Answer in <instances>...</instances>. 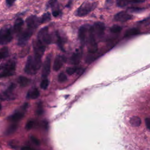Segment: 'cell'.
<instances>
[{"label":"cell","instance_id":"obj_1","mask_svg":"<svg viewBox=\"0 0 150 150\" xmlns=\"http://www.w3.org/2000/svg\"><path fill=\"white\" fill-rule=\"evenodd\" d=\"M13 39V31L10 25H6L0 29V45L9 43Z\"/></svg>","mask_w":150,"mask_h":150},{"label":"cell","instance_id":"obj_2","mask_svg":"<svg viewBox=\"0 0 150 150\" xmlns=\"http://www.w3.org/2000/svg\"><path fill=\"white\" fill-rule=\"evenodd\" d=\"M86 43H87L88 52L90 53L94 54L97 52L98 45H97V39L94 34L92 26L90 27L88 36L86 40Z\"/></svg>","mask_w":150,"mask_h":150},{"label":"cell","instance_id":"obj_3","mask_svg":"<svg viewBox=\"0 0 150 150\" xmlns=\"http://www.w3.org/2000/svg\"><path fill=\"white\" fill-rule=\"evenodd\" d=\"M0 66L1 69H2V71L0 73V79L11 76L15 73L16 64L13 60H9Z\"/></svg>","mask_w":150,"mask_h":150},{"label":"cell","instance_id":"obj_4","mask_svg":"<svg viewBox=\"0 0 150 150\" xmlns=\"http://www.w3.org/2000/svg\"><path fill=\"white\" fill-rule=\"evenodd\" d=\"M97 2H85L77 9L76 15L77 16H84L93 11L97 6Z\"/></svg>","mask_w":150,"mask_h":150},{"label":"cell","instance_id":"obj_5","mask_svg":"<svg viewBox=\"0 0 150 150\" xmlns=\"http://www.w3.org/2000/svg\"><path fill=\"white\" fill-rule=\"evenodd\" d=\"M37 39L45 45L46 46L49 45L52 41V36L49 32V29L47 26L42 28L38 34Z\"/></svg>","mask_w":150,"mask_h":150},{"label":"cell","instance_id":"obj_6","mask_svg":"<svg viewBox=\"0 0 150 150\" xmlns=\"http://www.w3.org/2000/svg\"><path fill=\"white\" fill-rule=\"evenodd\" d=\"M35 30L26 26V28L24 30H22L21 33L18 35V45L21 46L26 45L29 38L33 35Z\"/></svg>","mask_w":150,"mask_h":150},{"label":"cell","instance_id":"obj_7","mask_svg":"<svg viewBox=\"0 0 150 150\" xmlns=\"http://www.w3.org/2000/svg\"><path fill=\"white\" fill-rule=\"evenodd\" d=\"M92 28L96 39L101 40L104 34V24L101 22H97L92 26Z\"/></svg>","mask_w":150,"mask_h":150},{"label":"cell","instance_id":"obj_8","mask_svg":"<svg viewBox=\"0 0 150 150\" xmlns=\"http://www.w3.org/2000/svg\"><path fill=\"white\" fill-rule=\"evenodd\" d=\"M90 26L88 25H82L79 30L78 36L79 39L81 42V44L83 46L86 43L87 38L88 36V30L90 29Z\"/></svg>","mask_w":150,"mask_h":150},{"label":"cell","instance_id":"obj_9","mask_svg":"<svg viewBox=\"0 0 150 150\" xmlns=\"http://www.w3.org/2000/svg\"><path fill=\"white\" fill-rule=\"evenodd\" d=\"M33 48L34 55L42 57L45 52L46 46L36 39L33 42Z\"/></svg>","mask_w":150,"mask_h":150},{"label":"cell","instance_id":"obj_10","mask_svg":"<svg viewBox=\"0 0 150 150\" xmlns=\"http://www.w3.org/2000/svg\"><path fill=\"white\" fill-rule=\"evenodd\" d=\"M28 107V103L24 104V105L22 107L21 110L18 111H16L15 113H13L12 115H11L8 120L12 122H17L19 120H21L23 117L24 116L25 110H26V108Z\"/></svg>","mask_w":150,"mask_h":150},{"label":"cell","instance_id":"obj_11","mask_svg":"<svg viewBox=\"0 0 150 150\" xmlns=\"http://www.w3.org/2000/svg\"><path fill=\"white\" fill-rule=\"evenodd\" d=\"M24 70L27 74H33L36 73L37 71L35 69V64L33 63V56H29L28 57Z\"/></svg>","mask_w":150,"mask_h":150},{"label":"cell","instance_id":"obj_12","mask_svg":"<svg viewBox=\"0 0 150 150\" xmlns=\"http://www.w3.org/2000/svg\"><path fill=\"white\" fill-rule=\"evenodd\" d=\"M51 59H52V55L50 54H48L45 59V60L43 65V68H42L43 77H47V76L50 73V66H51Z\"/></svg>","mask_w":150,"mask_h":150},{"label":"cell","instance_id":"obj_13","mask_svg":"<svg viewBox=\"0 0 150 150\" xmlns=\"http://www.w3.org/2000/svg\"><path fill=\"white\" fill-rule=\"evenodd\" d=\"M26 23L27 27L36 30L40 24L39 19L35 15H30L26 19Z\"/></svg>","mask_w":150,"mask_h":150},{"label":"cell","instance_id":"obj_14","mask_svg":"<svg viewBox=\"0 0 150 150\" xmlns=\"http://www.w3.org/2000/svg\"><path fill=\"white\" fill-rule=\"evenodd\" d=\"M132 17V15L129 13L125 11H121L115 15L114 20L115 21L124 22L131 19Z\"/></svg>","mask_w":150,"mask_h":150},{"label":"cell","instance_id":"obj_15","mask_svg":"<svg viewBox=\"0 0 150 150\" xmlns=\"http://www.w3.org/2000/svg\"><path fill=\"white\" fill-rule=\"evenodd\" d=\"M82 50L81 48L76 49V50L73 53L70 58V63L75 65L78 64L81 61L82 57Z\"/></svg>","mask_w":150,"mask_h":150},{"label":"cell","instance_id":"obj_16","mask_svg":"<svg viewBox=\"0 0 150 150\" xmlns=\"http://www.w3.org/2000/svg\"><path fill=\"white\" fill-rule=\"evenodd\" d=\"M49 6L52 8V14L54 17H57L60 15L61 11L59 8L57 0H49Z\"/></svg>","mask_w":150,"mask_h":150},{"label":"cell","instance_id":"obj_17","mask_svg":"<svg viewBox=\"0 0 150 150\" xmlns=\"http://www.w3.org/2000/svg\"><path fill=\"white\" fill-rule=\"evenodd\" d=\"M66 62V58L63 56L57 55L54 59L53 64V70L54 71H58L62 67L64 63Z\"/></svg>","mask_w":150,"mask_h":150},{"label":"cell","instance_id":"obj_18","mask_svg":"<svg viewBox=\"0 0 150 150\" xmlns=\"http://www.w3.org/2000/svg\"><path fill=\"white\" fill-rule=\"evenodd\" d=\"M24 25L23 21L21 18H18L16 19L13 25V32L16 34L18 36L22 31L23 26Z\"/></svg>","mask_w":150,"mask_h":150},{"label":"cell","instance_id":"obj_19","mask_svg":"<svg viewBox=\"0 0 150 150\" xmlns=\"http://www.w3.org/2000/svg\"><path fill=\"white\" fill-rule=\"evenodd\" d=\"M117 5L119 7H125L131 4H139L145 1V0H116Z\"/></svg>","mask_w":150,"mask_h":150},{"label":"cell","instance_id":"obj_20","mask_svg":"<svg viewBox=\"0 0 150 150\" xmlns=\"http://www.w3.org/2000/svg\"><path fill=\"white\" fill-rule=\"evenodd\" d=\"M55 37H56V42L59 47V48L62 50H64V38H63V36H62L59 31H57L55 33Z\"/></svg>","mask_w":150,"mask_h":150},{"label":"cell","instance_id":"obj_21","mask_svg":"<svg viewBox=\"0 0 150 150\" xmlns=\"http://www.w3.org/2000/svg\"><path fill=\"white\" fill-rule=\"evenodd\" d=\"M39 94L40 93L38 88H33L28 91L27 94V97L30 99H35L39 97Z\"/></svg>","mask_w":150,"mask_h":150},{"label":"cell","instance_id":"obj_22","mask_svg":"<svg viewBox=\"0 0 150 150\" xmlns=\"http://www.w3.org/2000/svg\"><path fill=\"white\" fill-rule=\"evenodd\" d=\"M140 33V31L139 29L137 28H131L126 30L124 34L125 37H130L137 35Z\"/></svg>","mask_w":150,"mask_h":150},{"label":"cell","instance_id":"obj_23","mask_svg":"<svg viewBox=\"0 0 150 150\" xmlns=\"http://www.w3.org/2000/svg\"><path fill=\"white\" fill-rule=\"evenodd\" d=\"M18 82L22 87H25L30 83V80L25 76H19L18 79Z\"/></svg>","mask_w":150,"mask_h":150},{"label":"cell","instance_id":"obj_24","mask_svg":"<svg viewBox=\"0 0 150 150\" xmlns=\"http://www.w3.org/2000/svg\"><path fill=\"white\" fill-rule=\"evenodd\" d=\"M129 123L133 127H139L141 123V120L139 117L137 116H133L130 118Z\"/></svg>","mask_w":150,"mask_h":150},{"label":"cell","instance_id":"obj_25","mask_svg":"<svg viewBox=\"0 0 150 150\" xmlns=\"http://www.w3.org/2000/svg\"><path fill=\"white\" fill-rule=\"evenodd\" d=\"M50 18H51V15L49 12L45 13L44 14L42 15V16L40 18H39L40 24L44 23L49 21L50 20Z\"/></svg>","mask_w":150,"mask_h":150},{"label":"cell","instance_id":"obj_26","mask_svg":"<svg viewBox=\"0 0 150 150\" xmlns=\"http://www.w3.org/2000/svg\"><path fill=\"white\" fill-rule=\"evenodd\" d=\"M9 55V50L8 47H4L0 49V60L7 57Z\"/></svg>","mask_w":150,"mask_h":150},{"label":"cell","instance_id":"obj_27","mask_svg":"<svg viewBox=\"0 0 150 150\" xmlns=\"http://www.w3.org/2000/svg\"><path fill=\"white\" fill-rule=\"evenodd\" d=\"M121 30H122V28L120 26L117 25H113L112 26H111L110 28V31L112 33H119V32H121Z\"/></svg>","mask_w":150,"mask_h":150},{"label":"cell","instance_id":"obj_28","mask_svg":"<svg viewBox=\"0 0 150 150\" xmlns=\"http://www.w3.org/2000/svg\"><path fill=\"white\" fill-rule=\"evenodd\" d=\"M79 69L77 67H70L67 68L66 72L69 75H72L74 73H76L77 71H78Z\"/></svg>","mask_w":150,"mask_h":150},{"label":"cell","instance_id":"obj_29","mask_svg":"<svg viewBox=\"0 0 150 150\" xmlns=\"http://www.w3.org/2000/svg\"><path fill=\"white\" fill-rule=\"evenodd\" d=\"M17 128V125L16 124L11 125L6 130V134H11L15 131V130Z\"/></svg>","mask_w":150,"mask_h":150},{"label":"cell","instance_id":"obj_30","mask_svg":"<svg viewBox=\"0 0 150 150\" xmlns=\"http://www.w3.org/2000/svg\"><path fill=\"white\" fill-rule=\"evenodd\" d=\"M67 78L66 75L63 73H60L58 76V80L60 83L66 81L67 80Z\"/></svg>","mask_w":150,"mask_h":150},{"label":"cell","instance_id":"obj_31","mask_svg":"<svg viewBox=\"0 0 150 150\" xmlns=\"http://www.w3.org/2000/svg\"><path fill=\"white\" fill-rule=\"evenodd\" d=\"M43 112V105H42V103L41 102L39 103L38 104V107H37V110H36V113L38 115H40L42 114Z\"/></svg>","mask_w":150,"mask_h":150},{"label":"cell","instance_id":"obj_32","mask_svg":"<svg viewBox=\"0 0 150 150\" xmlns=\"http://www.w3.org/2000/svg\"><path fill=\"white\" fill-rule=\"evenodd\" d=\"M49 80H48L47 79H43V80L42 81L41 83H40V87H41V88H43V89H46V88H47L48 86H49Z\"/></svg>","mask_w":150,"mask_h":150},{"label":"cell","instance_id":"obj_33","mask_svg":"<svg viewBox=\"0 0 150 150\" xmlns=\"http://www.w3.org/2000/svg\"><path fill=\"white\" fill-rule=\"evenodd\" d=\"M34 124H35V121H33V120H30L26 123V126H25V128L27 130H30V129H32L33 128Z\"/></svg>","mask_w":150,"mask_h":150},{"label":"cell","instance_id":"obj_34","mask_svg":"<svg viewBox=\"0 0 150 150\" xmlns=\"http://www.w3.org/2000/svg\"><path fill=\"white\" fill-rule=\"evenodd\" d=\"M30 139H31L32 142L34 144H35L36 145H40V141H39V140L37 138H36V137H35L33 136H31L30 137Z\"/></svg>","mask_w":150,"mask_h":150},{"label":"cell","instance_id":"obj_35","mask_svg":"<svg viewBox=\"0 0 150 150\" xmlns=\"http://www.w3.org/2000/svg\"><path fill=\"white\" fill-rule=\"evenodd\" d=\"M145 124H146V127L148 128V129H149L150 130V119L147 118L145 119Z\"/></svg>","mask_w":150,"mask_h":150},{"label":"cell","instance_id":"obj_36","mask_svg":"<svg viewBox=\"0 0 150 150\" xmlns=\"http://www.w3.org/2000/svg\"><path fill=\"white\" fill-rule=\"evenodd\" d=\"M15 1L16 0H6V3L8 6H11Z\"/></svg>","mask_w":150,"mask_h":150},{"label":"cell","instance_id":"obj_37","mask_svg":"<svg viewBox=\"0 0 150 150\" xmlns=\"http://www.w3.org/2000/svg\"><path fill=\"white\" fill-rule=\"evenodd\" d=\"M22 150H38V149H33V148H30L28 146H23L22 148Z\"/></svg>","mask_w":150,"mask_h":150},{"label":"cell","instance_id":"obj_38","mask_svg":"<svg viewBox=\"0 0 150 150\" xmlns=\"http://www.w3.org/2000/svg\"><path fill=\"white\" fill-rule=\"evenodd\" d=\"M1 105L0 104V111H1Z\"/></svg>","mask_w":150,"mask_h":150},{"label":"cell","instance_id":"obj_39","mask_svg":"<svg viewBox=\"0 0 150 150\" xmlns=\"http://www.w3.org/2000/svg\"><path fill=\"white\" fill-rule=\"evenodd\" d=\"M0 69H1V66H0Z\"/></svg>","mask_w":150,"mask_h":150}]
</instances>
